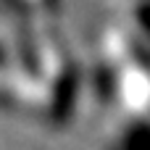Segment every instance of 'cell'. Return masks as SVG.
I'll return each mask as SVG.
<instances>
[{
	"label": "cell",
	"mask_w": 150,
	"mask_h": 150,
	"mask_svg": "<svg viewBox=\"0 0 150 150\" xmlns=\"http://www.w3.org/2000/svg\"><path fill=\"white\" fill-rule=\"evenodd\" d=\"M76 87H79V74H76L74 66H69L61 74L55 90H53V108L50 111H53L55 121H66L69 119V113L74 108V100H76Z\"/></svg>",
	"instance_id": "6da1fadb"
},
{
	"label": "cell",
	"mask_w": 150,
	"mask_h": 150,
	"mask_svg": "<svg viewBox=\"0 0 150 150\" xmlns=\"http://www.w3.org/2000/svg\"><path fill=\"white\" fill-rule=\"evenodd\" d=\"M119 150H150V124H145V121L132 124L124 132Z\"/></svg>",
	"instance_id": "3957f363"
},
{
	"label": "cell",
	"mask_w": 150,
	"mask_h": 150,
	"mask_svg": "<svg viewBox=\"0 0 150 150\" xmlns=\"http://www.w3.org/2000/svg\"><path fill=\"white\" fill-rule=\"evenodd\" d=\"M11 8L16 13V32H18V55H21V63H24V69L29 74H40V58H37V45L32 42L26 8H18V5H11Z\"/></svg>",
	"instance_id": "7a4b0ae2"
},
{
	"label": "cell",
	"mask_w": 150,
	"mask_h": 150,
	"mask_svg": "<svg viewBox=\"0 0 150 150\" xmlns=\"http://www.w3.org/2000/svg\"><path fill=\"white\" fill-rule=\"evenodd\" d=\"M137 16H140V24L145 26V32L150 34V5H142V8H137Z\"/></svg>",
	"instance_id": "277c9868"
}]
</instances>
